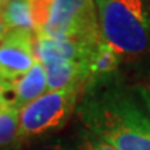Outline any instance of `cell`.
<instances>
[{
    "label": "cell",
    "instance_id": "6da1fadb",
    "mask_svg": "<svg viewBox=\"0 0 150 150\" xmlns=\"http://www.w3.org/2000/svg\"><path fill=\"white\" fill-rule=\"evenodd\" d=\"M93 135L116 150H150V101L140 89L112 86L79 109Z\"/></svg>",
    "mask_w": 150,
    "mask_h": 150
},
{
    "label": "cell",
    "instance_id": "7a4b0ae2",
    "mask_svg": "<svg viewBox=\"0 0 150 150\" xmlns=\"http://www.w3.org/2000/svg\"><path fill=\"white\" fill-rule=\"evenodd\" d=\"M101 39L121 56L150 49L149 0H110L98 8Z\"/></svg>",
    "mask_w": 150,
    "mask_h": 150
},
{
    "label": "cell",
    "instance_id": "3957f363",
    "mask_svg": "<svg viewBox=\"0 0 150 150\" xmlns=\"http://www.w3.org/2000/svg\"><path fill=\"white\" fill-rule=\"evenodd\" d=\"M35 34L94 45L101 40L98 9L93 0H51L45 25Z\"/></svg>",
    "mask_w": 150,
    "mask_h": 150
},
{
    "label": "cell",
    "instance_id": "277c9868",
    "mask_svg": "<svg viewBox=\"0 0 150 150\" xmlns=\"http://www.w3.org/2000/svg\"><path fill=\"white\" fill-rule=\"evenodd\" d=\"M80 86L48 90L19 110V138H34L60 129L75 109Z\"/></svg>",
    "mask_w": 150,
    "mask_h": 150
},
{
    "label": "cell",
    "instance_id": "5b68a950",
    "mask_svg": "<svg viewBox=\"0 0 150 150\" xmlns=\"http://www.w3.org/2000/svg\"><path fill=\"white\" fill-rule=\"evenodd\" d=\"M35 33L11 30L0 43V81L11 83L26 74L35 64Z\"/></svg>",
    "mask_w": 150,
    "mask_h": 150
},
{
    "label": "cell",
    "instance_id": "8992f818",
    "mask_svg": "<svg viewBox=\"0 0 150 150\" xmlns=\"http://www.w3.org/2000/svg\"><path fill=\"white\" fill-rule=\"evenodd\" d=\"M4 101L6 105L23 109L48 91L46 73L43 64L36 60L33 68L21 78L11 83H3Z\"/></svg>",
    "mask_w": 150,
    "mask_h": 150
},
{
    "label": "cell",
    "instance_id": "52a82bcc",
    "mask_svg": "<svg viewBox=\"0 0 150 150\" xmlns=\"http://www.w3.org/2000/svg\"><path fill=\"white\" fill-rule=\"evenodd\" d=\"M96 44L91 45L70 39H56L35 34L33 48L35 59L41 64L60 60L85 62Z\"/></svg>",
    "mask_w": 150,
    "mask_h": 150
},
{
    "label": "cell",
    "instance_id": "ba28073f",
    "mask_svg": "<svg viewBox=\"0 0 150 150\" xmlns=\"http://www.w3.org/2000/svg\"><path fill=\"white\" fill-rule=\"evenodd\" d=\"M46 73L48 90H60L65 88L80 86L89 80V71L85 62H50L43 64Z\"/></svg>",
    "mask_w": 150,
    "mask_h": 150
},
{
    "label": "cell",
    "instance_id": "9c48e42d",
    "mask_svg": "<svg viewBox=\"0 0 150 150\" xmlns=\"http://www.w3.org/2000/svg\"><path fill=\"white\" fill-rule=\"evenodd\" d=\"M121 58L123 56L101 39L86 59L89 80H100L101 78L109 76L119 68Z\"/></svg>",
    "mask_w": 150,
    "mask_h": 150
},
{
    "label": "cell",
    "instance_id": "30bf717a",
    "mask_svg": "<svg viewBox=\"0 0 150 150\" xmlns=\"http://www.w3.org/2000/svg\"><path fill=\"white\" fill-rule=\"evenodd\" d=\"M0 14L8 31L23 30L35 33L28 0H10L3 6Z\"/></svg>",
    "mask_w": 150,
    "mask_h": 150
},
{
    "label": "cell",
    "instance_id": "8fae6325",
    "mask_svg": "<svg viewBox=\"0 0 150 150\" xmlns=\"http://www.w3.org/2000/svg\"><path fill=\"white\" fill-rule=\"evenodd\" d=\"M19 138V109L10 105L0 108V150H6Z\"/></svg>",
    "mask_w": 150,
    "mask_h": 150
},
{
    "label": "cell",
    "instance_id": "7c38bea8",
    "mask_svg": "<svg viewBox=\"0 0 150 150\" xmlns=\"http://www.w3.org/2000/svg\"><path fill=\"white\" fill-rule=\"evenodd\" d=\"M79 148H80V150H116L110 144L105 143L104 140L96 138L93 134L83 135Z\"/></svg>",
    "mask_w": 150,
    "mask_h": 150
},
{
    "label": "cell",
    "instance_id": "4fadbf2b",
    "mask_svg": "<svg viewBox=\"0 0 150 150\" xmlns=\"http://www.w3.org/2000/svg\"><path fill=\"white\" fill-rule=\"evenodd\" d=\"M34 150H68L65 145H63L60 142H56V143H50V144H45V145H41V146L36 148Z\"/></svg>",
    "mask_w": 150,
    "mask_h": 150
},
{
    "label": "cell",
    "instance_id": "5bb4252c",
    "mask_svg": "<svg viewBox=\"0 0 150 150\" xmlns=\"http://www.w3.org/2000/svg\"><path fill=\"white\" fill-rule=\"evenodd\" d=\"M0 13H1V11H0ZM6 33H8V29H6L5 23H4L3 18H1V14H0V43H1L3 39H4V38H5Z\"/></svg>",
    "mask_w": 150,
    "mask_h": 150
},
{
    "label": "cell",
    "instance_id": "9a60e30c",
    "mask_svg": "<svg viewBox=\"0 0 150 150\" xmlns=\"http://www.w3.org/2000/svg\"><path fill=\"white\" fill-rule=\"evenodd\" d=\"M5 105V101H4V86L3 83L0 81V108Z\"/></svg>",
    "mask_w": 150,
    "mask_h": 150
},
{
    "label": "cell",
    "instance_id": "2e32d148",
    "mask_svg": "<svg viewBox=\"0 0 150 150\" xmlns=\"http://www.w3.org/2000/svg\"><path fill=\"white\" fill-rule=\"evenodd\" d=\"M9 1H10V0H0V5L4 6V5H5V4H8Z\"/></svg>",
    "mask_w": 150,
    "mask_h": 150
},
{
    "label": "cell",
    "instance_id": "e0dca14e",
    "mask_svg": "<svg viewBox=\"0 0 150 150\" xmlns=\"http://www.w3.org/2000/svg\"><path fill=\"white\" fill-rule=\"evenodd\" d=\"M1 9H3V6H1V5H0V11H1Z\"/></svg>",
    "mask_w": 150,
    "mask_h": 150
}]
</instances>
